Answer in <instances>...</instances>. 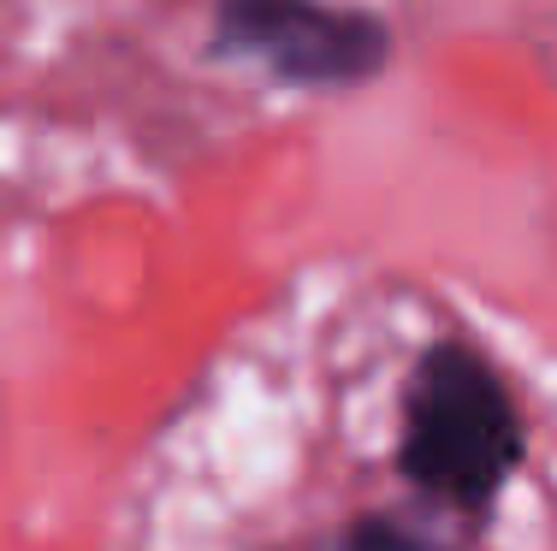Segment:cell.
<instances>
[{
    "mask_svg": "<svg viewBox=\"0 0 557 551\" xmlns=\"http://www.w3.org/2000/svg\"><path fill=\"white\" fill-rule=\"evenodd\" d=\"M516 410L493 362L462 345L428 350L404 410V468L433 498H493L516 468Z\"/></svg>",
    "mask_w": 557,
    "mask_h": 551,
    "instance_id": "obj_1",
    "label": "cell"
},
{
    "mask_svg": "<svg viewBox=\"0 0 557 551\" xmlns=\"http://www.w3.org/2000/svg\"><path fill=\"white\" fill-rule=\"evenodd\" d=\"M214 48L302 89H350L386 65V24L333 0H220Z\"/></svg>",
    "mask_w": 557,
    "mask_h": 551,
    "instance_id": "obj_2",
    "label": "cell"
},
{
    "mask_svg": "<svg viewBox=\"0 0 557 551\" xmlns=\"http://www.w3.org/2000/svg\"><path fill=\"white\" fill-rule=\"evenodd\" d=\"M344 551H409V540L392 528H356L350 540H344Z\"/></svg>",
    "mask_w": 557,
    "mask_h": 551,
    "instance_id": "obj_3",
    "label": "cell"
}]
</instances>
